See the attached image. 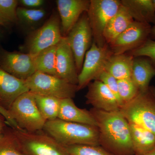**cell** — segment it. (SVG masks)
I'll return each instance as SVG.
<instances>
[{"label":"cell","mask_w":155,"mask_h":155,"mask_svg":"<svg viewBox=\"0 0 155 155\" xmlns=\"http://www.w3.org/2000/svg\"><path fill=\"white\" fill-rule=\"evenodd\" d=\"M90 111L97 122L100 146L113 155H134L128 121L119 110L107 112L92 108Z\"/></svg>","instance_id":"cell-1"},{"label":"cell","mask_w":155,"mask_h":155,"mask_svg":"<svg viewBox=\"0 0 155 155\" xmlns=\"http://www.w3.org/2000/svg\"><path fill=\"white\" fill-rule=\"evenodd\" d=\"M43 130L64 147L75 145L100 146L97 126L57 119L47 121Z\"/></svg>","instance_id":"cell-2"},{"label":"cell","mask_w":155,"mask_h":155,"mask_svg":"<svg viewBox=\"0 0 155 155\" xmlns=\"http://www.w3.org/2000/svg\"><path fill=\"white\" fill-rule=\"evenodd\" d=\"M8 110L21 129L29 132L43 130L47 121L39 110L34 94L31 92L19 96Z\"/></svg>","instance_id":"cell-3"},{"label":"cell","mask_w":155,"mask_h":155,"mask_svg":"<svg viewBox=\"0 0 155 155\" xmlns=\"http://www.w3.org/2000/svg\"><path fill=\"white\" fill-rule=\"evenodd\" d=\"M119 111L128 122L140 125L155 135V97L149 89L139 92Z\"/></svg>","instance_id":"cell-4"},{"label":"cell","mask_w":155,"mask_h":155,"mask_svg":"<svg viewBox=\"0 0 155 155\" xmlns=\"http://www.w3.org/2000/svg\"><path fill=\"white\" fill-rule=\"evenodd\" d=\"M12 128L22 150L27 155H70L65 147L43 130L29 132Z\"/></svg>","instance_id":"cell-5"},{"label":"cell","mask_w":155,"mask_h":155,"mask_svg":"<svg viewBox=\"0 0 155 155\" xmlns=\"http://www.w3.org/2000/svg\"><path fill=\"white\" fill-rule=\"evenodd\" d=\"M29 91L34 94L57 98H73L78 91L77 85L57 77L36 71L25 80Z\"/></svg>","instance_id":"cell-6"},{"label":"cell","mask_w":155,"mask_h":155,"mask_svg":"<svg viewBox=\"0 0 155 155\" xmlns=\"http://www.w3.org/2000/svg\"><path fill=\"white\" fill-rule=\"evenodd\" d=\"M118 0H90L87 12L92 33L93 41L102 47L106 43L104 31L108 22L117 13L121 6Z\"/></svg>","instance_id":"cell-7"},{"label":"cell","mask_w":155,"mask_h":155,"mask_svg":"<svg viewBox=\"0 0 155 155\" xmlns=\"http://www.w3.org/2000/svg\"><path fill=\"white\" fill-rule=\"evenodd\" d=\"M63 37L60 17L57 14H53L41 27L30 34L23 48L26 53L35 56L46 49L58 45Z\"/></svg>","instance_id":"cell-8"},{"label":"cell","mask_w":155,"mask_h":155,"mask_svg":"<svg viewBox=\"0 0 155 155\" xmlns=\"http://www.w3.org/2000/svg\"><path fill=\"white\" fill-rule=\"evenodd\" d=\"M113 54L108 44L101 47L93 41L86 53L82 69L78 74V91L88 86L92 81L95 80L98 75L104 71L107 62Z\"/></svg>","instance_id":"cell-9"},{"label":"cell","mask_w":155,"mask_h":155,"mask_svg":"<svg viewBox=\"0 0 155 155\" xmlns=\"http://www.w3.org/2000/svg\"><path fill=\"white\" fill-rule=\"evenodd\" d=\"M66 37L74 55L79 74L82 69L86 53L93 43L92 33L87 12L81 15Z\"/></svg>","instance_id":"cell-10"},{"label":"cell","mask_w":155,"mask_h":155,"mask_svg":"<svg viewBox=\"0 0 155 155\" xmlns=\"http://www.w3.org/2000/svg\"><path fill=\"white\" fill-rule=\"evenodd\" d=\"M150 24L134 21L110 45L114 54H125L141 46L150 38Z\"/></svg>","instance_id":"cell-11"},{"label":"cell","mask_w":155,"mask_h":155,"mask_svg":"<svg viewBox=\"0 0 155 155\" xmlns=\"http://www.w3.org/2000/svg\"><path fill=\"white\" fill-rule=\"evenodd\" d=\"M0 67L15 77L26 80L36 72L34 56L18 51H0Z\"/></svg>","instance_id":"cell-12"},{"label":"cell","mask_w":155,"mask_h":155,"mask_svg":"<svg viewBox=\"0 0 155 155\" xmlns=\"http://www.w3.org/2000/svg\"><path fill=\"white\" fill-rule=\"evenodd\" d=\"M57 8L62 35L66 37L81 15L88 11L89 0H58Z\"/></svg>","instance_id":"cell-13"},{"label":"cell","mask_w":155,"mask_h":155,"mask_svg":"<svg viewBox=\"0 0 155 155\" xmlns=\"http://www.w3.org/2000/svg\"><path fill=\"white\" fill-rule=\"evenodd\" d=\"M56 72L57 77L77 85L78 73L74 55L69 46L67 37H63L57 45Z\"/></svg>","instance_id":"cell-14"},{"label":"cell","mask_w":155,"mask_h":155,"mask_svg":"<svg viewBox=\"0 0 155 155\" xmlns=\"http://www.w3.org/2000/svg\"><path fill=\"white\" fill-rule=\"evenodd\" d=\"M86 104L101 110L112 112L120 110L115 96L105 84L98 80H94L88 85L85 95Z\"/></svg>","instance_id":"cell-15"},{"label":"cell","mask_w":155,"mask_h":155,"mask_svg":"<svg viewBox=\"0 0 155 155\" xmlns=\"http://www.w3.org/2000/svg\"><path fill=\"white\" fill-rule=\"evenodd\" d=\"M29 91L25 80L15 77L0 67V105L8 110L17 97Z\"/></svg>","instance_id":"cell-16"},{"label":"cell","mask_w":155,"mask_h":155,"mask_svg":"<svg viewBox=\"0 0 155 155\" xmlns=\"http://www.w3.org/2000/svg\"><path fill=\"white\" fill-rule=\"evenodd\" d=\"M58 119L81 124L97 126V123L90 111L78 108L72 98L61 99Z\"/></svg>","instance_id":"cell-17"},{"label":"cell","mask_w":155,"mask_h":155,"mask_svg":"<svg viewBox=\"0 0 155 155\" xmlns=\"http://www.w3.org/2000/svg\"><path fill=\"white\" fill-rule=\"evenodd\" d=\"M155 76V66L149 58L145 57L134 58L130 78L140 92L149 89L150 83Z\"/></svg>","instance_id":"cell-18"},{"label":"cell","mask_w":155,"mask_h":155,"mask_svg":"<svg viewBox=\"0 0 155 155\" xmlns=\"http://www.w3.org/2000/svg\"><path fill=\"white\" fill-rule=\"evenodd\" d=\"M132 17L122 5L106 25L104 36L108 45H110L134 22Z\"/></svg>","instance_id":"cell-19"},{"label":"cell","mask_w":155,"mask_h":155,"mask_svg":"<svg viewBox=\"0 0 155 155\" xmlns=\"http://www.w3.org/2000/svg\"><path fill=\"white\" fill-rule=\"evenodd\" d=\"M121 5L137 22L155 25V9L153 0H122Z\"/></svg>","instance_id":"cell-20"},{"label":"cell","mask_w":155,"mask_h":155,"mask_svg":"<svg viewBox=\"0 0 155 155\" xmlns=\"http://www.w3.org/2000/svg\"><path fill=\"white\" fill-rule=\"evenodd\" d=\"M128 124L134 155L144 154L154 148L155 134L134 123L128 122Z\"/></svg>","instance_id":"cell-21"},{"label":"cell","mask_w":155,"mask_h":155,"mask_svg":"<svg viewBox=\"0 0 155 155\" xmlns=\"http://www.w3.org/2000/svg\"><path fill=\"white\" fill-rule=\"evenodd\" d=\"M134 58L125 54H113L107 62L105 71L117 80L130 78Z\"/></svg>","instance_id":"cell-22"},{"label":"cell","mask_w":155,"mask_h":155,"mask_svg":"<svg viewBox=\"0 0 155 155\" xmlns=\"http://www.w3.org/2000/svg\"><path fill=\"white\" fill-rule=\"evenodd\" d=\"M57 45L46 49L34 56L36 71L57 76L56 51Z\"/></svg>","instance_id":"cell-23"},{"label":"cell","mask_w":155,"mask_h":155,"mask_svg":"<svg viewBox=\"0 0 155 155\" xmlns=\"http://www.w3.org/2000/svg\"><path fill=\"white\" fill-rule=\"evenodd\" d=\"M34 94L39 110L44 119L47 121L58 119L61 99L52 97Z\"/></svg>","instance_id":"cell-24"},{"label":"cell","mask_w":155,"mask_h":155,"mask_svg":"<svg viewBox=\"0 0 155 155\" xmlns=\"http://www.w3.org/2000/svg\"><path fill=\"white\" fill-rule=\"evenodd\" d=\"M0 155H27L22 150L12 127L8 125L0 135Z\"/></svg>","instance_id":"cell-25"},{"label":"cell","mask_w":155,"mask_h":155,"mask_svg":"<svg viewBox=\"0 0 155 155\" xmlns=\"http://www.w3.org/2000/svg\"><path fill=\"white\" fill-rule=\"evenodd\" d=\"M46 12L42 8L30 9L18 7L17 16L18 22L27 25H34L43 19Z\"/></svg>","instance_id":"cell-26"},{"label":"cell","mask_w":155,"mask_h":155,"mask_svg":"<svg viewBox=\"0 0 155 155\" xmlns=\"http://www.w3.org/2000/svg\"><path fill=\"white\" fill-rule=\"evenodd\" d=\"M118 86L119 97L123 105L134 99L140 92L130 78L118 80Z\"/></svg>","instance_id":"cell-27"},{"label":"cell","mask_w":155,"mask_h":155,"mask_svg":"<svg viewBox=\"0 0 155 155\" xmlns=\"http://www.w3.org/2000/svg\"><path fill=\"white\" fill-rule=\"evenodd\" d=\"M65 147L70 155H113L100 146L75 145Z\"/></svg>","instance_id":"cell-28"},{"label":"cell","mask_w":155,"mask_h":155,"mask_svg":"<svg viewBox=\"0 0 155 155\" xmlns=\"http://www.w3.org/2000/svg\"><path fill=\"white\" fill-rule=\"evenodd\" d=\"M19 5L17 0H0V14L10 22H18L17 10Z\"/></svg>","instance_id":"cell-29"},{"label":"cell","mask_w":155,"mask_h":155,"mask_svg":"<svg viewBox=\"0 0 155 155\" xmlns=\"http://www.w3.org/2000/svg\"><path fill=\"white\" fill-rule=\"evenodd\" d=\"M94 80L100 81L105 84L115 96L120 106V109L123 106V104L119 97L118 91V80L113 75L105 70L101 72Z\"/></svg>","instance_id":"cell-30"},{"label":"cell","mask_w":155,"mask_h":155,"mask_svg":"<svg viewBox=\"0 0 155 155\" xmlns=\"http://www.w3.org/2000/svg\"><path fill=\"white\" fill-rule=\"evenodd\" d=\"M130 54L134 58L147 57L155 66V41L149 38L141 46L131 51Z\"/></svg>","instance_id":"cell-31"},{"label":"cell","mask_w":155,"mask_h":155,"mask_svg":"<svg viewBox=\"0 0 155 155\" xmlns=\"http://www.w3.org/2000/svg\"><path fill=\"white\" fill-rule=\"evenodd\" d=\"M0 115L2 116L5 120L6 123L10 127L17 129H21L12 118L9 111L1 105H0Z\"/></svg>","instance_id":"cell-32"},{"label":"cell","mask_w":155,"mask_h":155,"mask_svg":"<svg viewBox=\"0 0 155 155\" xmlns=\"http://www.w3.org/2000/svg\"><path fill=\"white\" fill-rule=\"evenodd\" d=\"M45 2L44 0H20L18 1L19 5L22 7L30 9H38L43 5Z\"/></svg>","instance_id":"cell-33"},{"label":"cell","mask_w":155,"mask_h":155,"mask_svg":"<svg viewBox=\"0 0 155 155\" xmlns=\"http://www.w3.org/2000/svg\"><path fill=\"white\" fill-rule=\"evenodd\" d=\"M7 123L2 116L0 115V135L2 134L7 125Z\"/></svg>","instance_id":"cell-34"},{"label":"cell","mask_w":155,"mask_h":155,"mask_svg":"<svg viewBox=\"0 0 155 155\" xmlns=\"http://www.w3.org/2000/svg\"><path fill=\"white\" fill-rule=\"evenodd\" d=\"M11 23L10 21L0 14V26H2V27L7 26Z\"/></svg>","instance_id":"cell-35"},{"label":"cell","mask_w":155,"mask_h":155,"mask_svg":"<svg viewBox=\"0 0 155 155\" xmlns=\"http://www.w3.org/2000/svg\"><path fill=\"white\" fill-rule=\"evenodd\" d=\"M150 38L151 39L155 41V25L152 27L150 34Z\"/></svg>","instance_id":"cell-36"},{"label":"cell","mask_w":155,"mask_h":155,"mask_svg":"<svg viewBox=\"0 0 155 155\" xmlns=\"http://www.w3.org/2000/svg\"><path fill=\"white\" fill-rule=\"evenodd\" d=\"M141 155H155V147L153 149L150 151L149 152Z\"/></svg>","instance_id":"cell-37"},{"label":"cell","mask_w":155,"mask_h":155,"mask_svg":"<svg viewBox=\"0 0 155 155\" xmlns=\"http://www.w3.org/2000/svg\"><path fill=\"white\" fill-rule=\"evenodd\" d=\"M149 90L153 95L155 97V87L153 86H150Z\"/></svg>","instance_id":"cell-38"},{"label":"cell","mask_w":155,"mask_h":155,"mask_svg":"<svg viewBox=\"0 0 155 155\" xmlns=\"http://www.w3.org/2000/svg\"><path fill=\"white\" fill-rule=\"evenodd\" d=\"M2 26H0V40L2 37Z\"/></svg>","instance_id":"cell-39"},{"label":"cell","mask_w":155,"mask_h":155,"mask_svg":"<svg viewBox=\"0 0 155 155\" xmlns=\"http://www.w3.org/2000/svg\"><path fill=\"white\" fill-rule=\"evenodd\" d=\"M153 4L154 7L155 9V0H153Z\"/></svg>","instance_id":"cell-40"}]
</instances>
